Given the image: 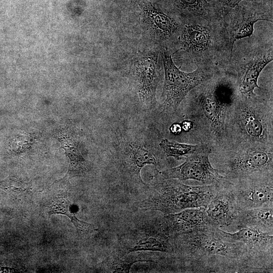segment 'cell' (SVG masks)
<instances>
[{
  "mask_svg": "<svg viewBox=\"0 0 273 273\" xmlns=\"http://www.w3.org/2000/svg\"><path fill=\"white\" fill-rule=\"evenodd\" d=\"M209 225L219 229L232 228L240 211L225 178L205 208Z\"/></svg>",
  "mask_w": 273,
  "mask_h": 273,
  "instance_id": "e0dca14e",
  "label": "cell"
},
{
  "mask_svg": "<svg viewBox=\"0 0 273 273\" xmlns=\"http://www.w3.org/2000/svg\"><path fill=\"white\" fill-rule=\"evenodd\" d=\"M246 227L264 232H273V203L240 210L232 228L238 230Z\"/></svg>",
  "mask_w": 273,
  "mask_h": 273,
  "instance_id": "d6986e66",
  "label": "cell"
},
{
  "mask_svg": "<svg viewBox=\"0 0 273 273\" xmlns=\"http://www.w3.org/2000/svg\"><path fill=\"white\" fill-rule=\"evenodd\" d=\"M158 251L173 255L170 238L161 230L158 218L126 229L118 235L116 252L124 255L134 251Z\"/></svg>",
  "mask_w": 273,
  "mask_h": 273,
  "instance_id": "30bf717a",
  "label": "cell"
},
{
  "mask_svg": "<svg viewBox=\"0 0 273 273\" xmlns=\"http://www.w3.org/2000/svg\"><path fill=\"white\" fill-rule=\"evenodd\" d=\"M142 18L143 26L160 48L168 50L170 46H174L184 21L174 19L149 3L143 5Z\"/></svg>",
  "mask_w": 273,
  "mask_h": 273,
  "instance_id": "2e32d148",
  "label": "cell"
},
{
  "mask_svg": "<svg viewBox=\"0 0 273 273\" xmlns=\"http://www.w3.org/2000/svg\"><path fill=\"white\" fill-rule=\"evenodd\" d=\"M210 155L214 168L226 179L273 176V148L226 149Z\"/></svg>",
  "mask_w": 273,
  "mask_h": 273,
  "instance_id": "8992f818",
  "label": "cell"
},
{
  "mask_svg": "<svg viewBox=\"0 0 273 273\" xmlns=\"http://www.w3.org/2000/svg\"><path fill=\"white\" fill-rule=\"evenodd\" d=\"M160 53L165 73L161 95L164 100L161 105L164 111L176 112L191 90L210 78L219 70L197 67L193 72H183L174 63L172 54L168 50L161 48Z\"/></svg>",
  "mask_w": 273,
  "mask_h": 273,
  "instance_id": "52a82bcc",
  "label": "cell"
},
{
  "mask_svg": "<svg viewBox=\"0 0 273 273\" xmlns=\"http://www.w3.org/2000/svg\"><path fill=\"white\" fill-rule=\"evenodd\" d=\"M220 185L189 186L177 179L163 178L157 172L145 191V198L135 203V206L141 209L159 211L164 214L188 208H206Z\"/></svg>",
  "mask_w": 273,
  "mask_h": 273,
  "instance_id": "5b68a950",
  "label": "cell"
},
{
  "mask_svg": "<svg viewBox=\"0 0 273 273\" xmlns=\"http://www.w3.org/2000/svg\"><path fill=\"white\" fill-rule=\"evenodd\" d=\"M184 11L185 21L198 18L217 19L213 9L206 0H175Z\"/></svg>",
  "mask_w": 273,
  "mask_h": 273,
  "instance_id": "cb8c5ba5",
  "label": "cell"
},
{
  "mask_svg": "<svg viewBox=\"0 0 273 273\" xmlns=\"http://www.w3.org/2000/svg\"><path fill=\"white\" fill-rule=\"evenodd\" d=\"M173 256L186 272H266L241 242L223 240L207 226L169 238Z\"/></svg>",
  "mask_w": 273,
  "mask_h": 273,
  "instance_id": "7a4b0ae2",
  "label": "cell"
},
{
  "mask_svg": "<svg viewBox=\"0 0 273 273\" xmlns=\"http://www.w3.org/2000/svg\"><path fill=\"white\" fill-rule=\"evenodd\" d=\"M72 204L69 200L64 198L56 199L49 206V215L60 214L68 216L76 228L79 236H83L97 231L93 224L79 219L72 209Z\"/></svg>",
  "mask_w": 273,
  "mask_h": 273,
  "instance_id": "44dd1931",
  "label": "cell"
},
{
  "mask_svg": "<svg viewBox=\"0 0 273 273\" xmlns=\"http://www.w3.org/2000/svg\"><path fill=\"white\" fill-rule=\"evenodd\" d=\"M158 220L161 230L169 238L210 226L203 207L188 208L176 213L164 214L159 217Z\"/></svg>",
  "mask_w": 273,
  "mask_h": 273,
  "instance_id": "ac0fdd59",
  "label": "cell"
},
{
  "mask_svg": "<svg viewBox=\"0 0 273 273\" xmlns=\"http://www.w3.org/2000/svg\"><path fill=\"white\" fill-rule=\"evenodd\" d=\"M141 252L134 251L121 255L116 251L112 253L103 263V268L107 272H129L131 266L137 262H154L145 257Z\"/></svg>",
  "mask_w": 273,
  "mask_h": 273,
  "instance_id": "7402d4cb",
  "label": "cell"
},
{
  "mask_svg": "<svg viewBox=\"0 0 273 273\" xmlns=\"http://www.w3.org/2000/svg\"><path fill=\"white\" fill-rule=\"evenodd\" d=\"M225 181L240 210L273 203V176L225 179Z\"/></svg>",
  "mask_w": 273,
  "mask_h": 273,
  "instance_id": "4fadbf2b",
  "label": "cell"
},
{
  "mask_svg": "<svg viewBox=\"0 0 273 273\" xmlns=\"http://www.w3.org/2000/svg\"><path fill=\"white\" fill-rule=\"evenodd\" d=\"M238 97L235 74L219 70L184 99L185 119L193 122V142L209 147L212 153L227 149L226 124L230 108Z\"/></svg>",
  "mask_w": 273,
  "mask_h": 273,
  "instance_id": "6da1fadb",
  "label": "cell"
},
{
  "mask_svg": "<svg viewBox=\"0 0 273 273\" xmlns=\"http://www.w3.org/2000/svg\"><path fill=\"white\" fill-rule=\"evenodd\" d=\"M243 0H220V5L216 11V17L222 20L228 14Z\"/></svg>",
  "mask_w": 273,
  "mask_h": 273,
  "instance_id": "d4e9b609",
  "label": "cell"
},
{
  "mask_svg": "<svg viewBox=\"0 0 273 273\" xmlns=\"http://www.w3.org/2000/svg\"><path fill=\"white\" fill-rule=\"evenodd\" d=\"M161 48L137 54L130 67L129 83L146 108H153L157 103L156 89L162 69L159 61Z\"/></svg>",
  "mask_w": 273,
  "mask_h": 273,
  "instance_id": "9c48e42d",
  "label": "cell"
},
{
  "mask_svg": "<svg viewBox=\"0 0 273 273\" xmlns=\"http://www.w3.org/2000/svg\"><path fill=\"white\" fill-rule=\"evenodd\" d=\"M183 131L189 132L194 127L193 122L188 119H184L181 123Z\"/></svg>",
  "mask_w": 273,
  "mask_h": 273,
  "instance_id": "4316f807",
  "label": "cell"
},
{
  "mask_svg": "<svg viewBox=\"0 0 273 273\" xmlns=\"http://www.w3.org/2000/svg\"><path fill=\"white\" fill-rule=\"evenodd\" d=\"M273 60L272 42L260 45L236 60H231L228 70L235 75L238 95L241 98L255 96L257 82L265 67Z\"/></svg>",
  "mask_w": 273,
  "mask_h": 273,
  "instance_id": "8fae6325",
  "label": "cell"
},
{
  "mask_svg": "<svg viewBox=\"0 0 273 273\" xmlns=\"http://www.w3.org/2000/svg\"><path fill=\"white\" fill-rule=\"evenodd\" d=\"M211 153V151L194 153L181 165L158 172L165 178H175L180 181L193 179L203 185L221 184L225 178L212 165L209 159Z\"/></svg>",
  "mask_w": 273,
  "mask_h": 273,
  "instance_id": "5bb4252c",
  "label": "cell"
},
{
  "mask_svg": "<svg viewBox=\"0 0 273 273\" xmlns=\"http://www.w3.org/2000/svg\"><path fill=\"white\" fill-rule=\"evenodd\" d=\"M260 20L272 22V10L256 6L238 5L228 14L223 19L224 26L232 50L237 40L253 34L255 23Z\"/></svg>",
  "mask_w": 273,
  "mask_h": 273,
  "instance_id": "9a60e30c",
  "label": "cell"
},
{
  "mask_svg": "<svg viewBox=\"0 0 273 273\" xmlns=\"http://www.w3.org/2000/svg\"><path fill=\"white\" fill-rule=\"evenodd\" d=\"M226 133V149L273 148L272 93L238 96L229 111Z\"/></svg>",
  "mask_w": 273,
  "mask_h": 273,
  "instance_id": "3957f363",
  "label": "cell"
},
{
  "mask_svg": "<svg viewBox=\"0 0 273 273\" xmlns=\"http://www.w3.org/2000/svg\"><path fill=\"white\" fill-rule=\"evenodd\" d=\"M216 234L229 242H241L257 263L266 272H272L273 232H264L252 228H243L230 233L214 228Z\"/></svg>",
  "mask_w": 273,
  "mask_h": 273,
  "instance_id": "7c38bea8",
  "label": "cell"
},
{
  "mask_svg": "<svg viewBox=\"0 0 273 273\" xmlns=\"http://www.w3.org/2000/svg\"><path fill=\"white\" fill-rule=\"evenodd\" d=\"M174 47L186 61L197 67L228 70L233 51L225 31L223 19L198 18L184 21Z\"/></svg>",
  "mask_w": 273,
  "mask_h": 273,
  "instance_id": "277c9868",
  "label": "cell"
},
{
  "mask_svg": "<svg viewBox=\"0 0 273 273\" xmlns=\"http://www.w3.org/2000/svg\"><path fill=\"white\" fill-rule=\"evenodd\" d=\"M64 147L70 159L66 178L84 176L92 168V163L86 160L81 154L79 144L76 139L67 136L64 139Z\"/></svg>",
  "mask_w": 273,
  "mask_h": 273,
  "instance_id": "ffe728a7",
  "label": "cell"
},
{
  "mask_svg": "<svg viewBox=\"0 0 273 273\" xmlns=\"http://www.w3.org/2000/svg\"><path fill=\"white\" fill-rule=\"evenodd\" d=\"M159 146L166 157H172L176 160L186 159L190 155L198 152L211 151L206 145L198 144L195 145L180 143L167 139H163Z\"/></svg>",
  "mask_w": 273,
  "mask_h": 273,
  "instance_id": "603a6c76",
  "label": "cell"
},
{
  "mask_svg": "<svg viewBox=\"0 0 273 273\" xmlns=\"http://www.w3.org/2000/svg\"><path fill=\"white\" fill-rule=\"evenodd\" d=\"M169 131L173 135H177L183 131L181 123L174 122L169 127Z\"/></svg>",
  "mask_w": 273,
  "mask_h": 273,
  "instance_id": "484cf974",
  "label": "cell"
},
{
  "mask_svg": "<svg viewBox=\"0 0 273 273\" xmlns=\"http://www.w3.org/2000/svg\"><path fill=\"white\" fill-rule=\"evenodd\" d=\"M115 148V163L123 185L130 190L145 191L148 184L143 180L141 170L147 164L157 166L158 158L145 145L136 141H122Z\"/></svg>",
  "mask_w": 273,
  "mask_h": 273,
  "instance_id": "ba28073f",
  "label": "cell"
}]
</instances>
